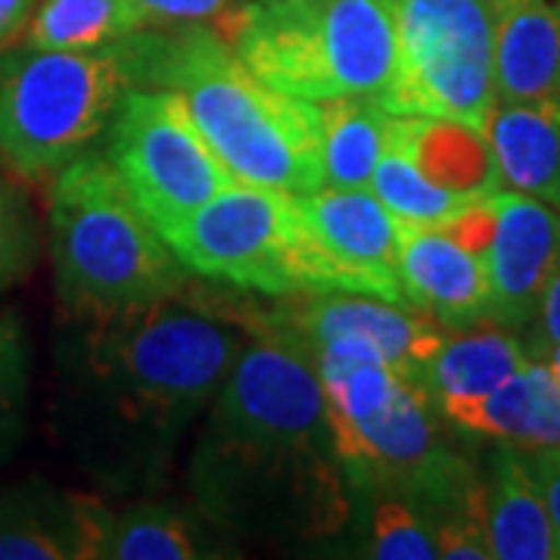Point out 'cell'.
I'll list each match as a JSON object with an SVG mask.
<instances>
[{
  "label": "cell",
  "mask_w": 560,
  "mask_h": 560,
  "mask_svg": "<svg viewBox=\"0 0 560 560\" xmlns=\"http://www.w3.org/2000/svg\"><path fill=\"white\" fill-rule=\"evenodd\" d=\"M190 492L206 521L243 536L320 539L346 523L352 489L305 352L249 334L209 405Z\"/></svg>",
  "instance_id": "6da1fadb"
},
{
  "label": "cell",
  "mask_w": 560,
  "mask_h": 560,
  "mask_svg": "<svg viewBox=\"0 0 560 560\" xmlns=\"http://www.w3.org/2000/svg\"><path fill=\"white\" fill-rule=\"evenodd\" d=\"M81 324V377L113 420L119 467L135 482L156 477L184 430L219 396L249 330L180 296Z\"/></svg>",
  "instance_id": "7a4b0ae2"
},
{
  "label": "cell",
  "mask_w": 560,
  "mask_h": 560,
  "mask_svg": "<svg viewBox=\"0 0 560 560\" xmlns=\"http://www.w3.org/2000/svg\"><path fill=\"white\" fill-rule=\"evenodd\" d=\"M116 47L131 88L175 91L234 178L287 194L324 187L320 103L268 88L219 28L147 25Z\"/></svg>",
  "instance_id": "3957f363"
},
{
  "label": "cell",
  "mask_w": 560,
  "mask_h": 560,
  "mask_svg": "<svg viewBox=\"0 0 560 560\" xmlns=\"http://www.w3.org/2000/svg\"><path fill=\"white\" fill-rule=\"evenodd\" d=\"M47 234L69 318L101 320L187 290L190 271L103 153L84 150L54 175Z\"/></svg>",
  "instance_id": "277c9868"
},
{
  "label": "cell",
  "mask_w": 560,
  "mask_h": 560,
  "mask_svg": "<svg viewBox=\"0 0 560 560\" xmlns=\"http://www.w3.org/2000/svg\"><path fill=\"white\" fill-rule=\"evenodd\" d=\"M215 28L287 97L386 103L396 81V32L383 0H237Z\"/></svg>",
  "instance_id": "5b68a950"
},
{
  "label": "cell",
  "mask_w": 560,
  "mask_h": 560,
  "mask_svg": "<svg viewBox=\"0 0 560 560\" xmlns=\"http://www.w3.org/2000/svg\"><path fill=\"white\" fill-rule=\"evenodd\" d=\"M180 265L197 278L261 296L364 293L368 280L349 271L318 241L296 194L234 180L194 209L168 234Z\"/></svg>",
  "instance_id": "8992f818"
},
{
  "label": "cell",
  "mask_w": 560,
  "mask_h": 560,
  "mask_svg": "<svg viewBox=\"0 0 560 560\" xmlns=\"http://www.w3.org/2000/svg\"><path fill=\"white\" fill-rule=\"evenodd\" d=\"M128 88L116 44L0 50V160L20 178H54L106 131Z\"/></svg>",
  "instance_id": "52a82bcc"
},
{
  "label": "cell",
  "mask_w": 560,
  "mask_h": 560,
  "mask_svg": "<svg viewBox=\"0 0 560 560\" xmlns=\"http://www.w3.org/2000/svg\"><path fill=\"white\" fill-rule=\"evenodd\" d=\"M396 32L393 116H442L480 128L495 94V0H383Z\"/></svg>",
  "instance_id": "ba28073f"
},
{
  "label": "cell",
  "mask_w": 560,
  "mask_h": 560,
  "mask_svg": "<svg viewBox=\"0 0 560 560\" xmlns=\"http://www.w3.org/2000/svg\"><path fill=\"white\" fill-rule=\"evenodd\" d=\"M103 135V156L162 237L237 180L175 91L128 88Z\"/></svg>",
  "instance_id": "9c48e42d"
},
{
  "label": "cell",
  "mask_w": 560,
  "mask_h": 560,
  "mask_svg": "<svg viewBox=\"0 0 560 560\" xmlns=\"http://www.w3.org/2000/svg\"><path fill=\"white\" fill-rule=\"evenodd\" d=\"M224 315L249 334H265L296 346L308 359L349 355L389 364L396 374L418 381L423 364L445 340V327L423 312L364 293H293L275 296L268 308L253 302H224Z\"/></svg>",
  "instance_id": "30bf717a"
},
{
  "label": "cell",
  "mask_w": 560,
  "mask_h": 560,
  "mask_svg": "<svg viewBox=\"0 0 560 560\" xmlns=\"http://www.w3.org/2000/svg\"><path fill=\"white\" fill-rule=\"evenodd\" d=\"M495 237L486 253L489 320L529 327L560 261V209L521 190H495Z\"/></svg>",
  "instance_id": "8fae6325"
},
{
  "label": "cell",
  "mask_w": 560,
  "mask_h": 560,
  "mask_svg": "<svg viewBox=\"0 0 560 560\" xmlns=\"http://www.w3.org/2000/svg\"><path fill=\"white\" fill-rule=\"evenodd\" d=\"M324 249L368 280L374 296L405 302L399 287L401 221L368 187H315L296 194ZM408 305V302H405Z\"/></svg>",
  "instance_id": "7c38bea8"
},
{
  "label": "cell",
  "mask_w": 560,
  "mask_h": 560,
  "mask_svg": "<svg viewBox=\"0 0 560 560\" xmlns=\"http://www.w3.org/2000/svg\"><path fill=\"white\" fill-rule=\"evenodd\" d=\"M399 287L411 308L445 330H464L489 320L486 261L445 237L440 228L401 221Z\"/></svg>",
  "instance_id": "4fadbf2b"
},
{
  "label": "cell",
  "mask_w": 560,
  "mask_h": 560,
  "mask_svg": "<svg viewBox=\"0 0 560 560\" xmlns=\"http://www.w3.org/2000/svg\"><path fill=\"white\" fill-rule=\"evenodd\" d=\"M212 523L197 511L187 514L172 504H131L106 508L88 499V560H197L221 558L219 541L209 533Z\"/></svg>",
  "instance_id": "5bb4252c"
},
{
  "label": "cell",
  "mask_w": 560,
  "mask_h": 560,
  "mask_svg": "<svg viewBox=\"0 0 560 560\" xmlns=\"http://www.w3.org/2000/svg\"><path fill=\"white\" fill-rule=\"evenodd\" d=\"M440 411L464 433L508 442L521 452L560 445V386L545 359H529L489 396L448 401Z\"/></svg>",
  "instance_id": "9a60e30c"
},
{
  "label": "cell",
  "mask_w": 560,
  "mask_h": 560,
  "mask_svg": "<svg viewBox=\"0 0 560 560\" xmlns=\"http://www.w3.org/2000/svg\"><path fill=\"white\" fill-rule=\"evenodd\" d=\"M499 103L560 94V0H495Z\"/></svg>",
  "instance_id": "2e32d148"
},
{
  "label": "cell",
  "mask_w": 560,
  "mask_h": 560,
  "mask_svg": "<svg viewBox=\"0 0 560 560\" xmlns=\"http://www.w3.org/2000/svg\"><path fill=\"white\" fill-rule=\"evenodd\" d=\"M486 138L504 184L560 209V94L495 103Z\"/></svg>",
  "instance_id": "e0dca14e"
},
{
  "label": "cell",
  "mask_w": 560,
  "mask_h": 560,
  "mask_svg": "<svg viewBox=\"0 0 560 560\" xmlns=\"http://www.w3.org/2000/svg\"><path fill=\"white\" fill-rule=\"evenodd\" d=\"M393 147L442 190L460 200L492 197L504 187L489 138L480 128L442 116H396Z\"/></svg>",
  "instance_id": "ac0fdd59"
},
{
  "label": "cell",
  "mask_w": 560,
  "mask_h": 560,
  "mask_svg": "<svg viewBox=\"0 0 560 560\" xmlns=\"http://www.w3.org/2000/svg\"><path fill=\"white\" fill-rule=\"evenodd\" d=\"M486 533L492 558L558 560L560 541L541 489L526 455L514 445H501L492 455L486 480Z\"/></svg>",
  "instance_id": "d6986e66"
},
{
  "label": "cell",
  "mask_w": 560,
  "mask_h": 560,
  "mask_svg": "<svg viewBox=\"0 0 560 560\" xmlns=\"http://www.w3.org/2000/svg\"><path fill=\"white\" fill-rule=\"evenodd\" d=\"M529 359L533 355L526 342L517 340L508 327L477 324L448 330L415 383H420L436 405L482 399L511 381Z\"/></svg>",
  "instance_id": "ffe728a7"
},
{
  "label": "cell",
  "mask_w": 560,
  "mask_h": 560,
  "mask_svg": "<svg viewBox=\"0 0 560 560\" xmlns=\"http://www.w3.org/2000/svg\"><path fill=\"white\" fill-rule=\"evenodd\" d=\"M88 499L44 486L0 492V560H84Z\"/></svg>",
  "instance_id": "44dd1931"
},
{
  "label": "cell",
  "mask_w": 560,
  "mask_h": 560,
  "mask_svg": "<svg viewBox=\"0 0 560 560\" xmlns=\"http://www.w3.org/2000/svg\"><path fill=\"white\" fill-rule=\"evenodd\" d=\"M393 113L371 97L320 103L324 187H371L374 168L393 143Z\"/></svg>",
  "instance_id": "7402d4cb"
},
{
  "label": "cell",
  "mask_w": 560,
  "mask_h": 560,
  "mask_svg": "<svg viewBox=\"0 0 560 560\" xmlns=\"http://www.w3.org/2000/svg\"><path fill=\"white\" fill-rule=\"evenodd\" d=\"M147 25L135 0H40L22 40L54 50H97Z\"/></svg>",
  "instance_id": "603a6c76"
},
{
  "label": "cell",
  "mask_w": 560,
  "mask_h": 560,
  "mask_svg": "<svg viewBox=\"0 0 560 560\" xmlns=\"http://www.w3.org/2000/svg\"><path fill=\"white\" fill-rule=\"evenodd\" d=\"M371 190L396 219L405 224H420V228H440L442 221L467 202L442 190L440 184H433L393 143L374 168Z\"/></svg>",
  "instance_id": "cb8c5ba5"
},
{
  "label": "cell",
  "mask_w": 560,
  "mask_h": 560,
  "mask_svg": "<svg viewBox=\"0 0 560 560\" xmlns=\"http://www.w3.org/2000/svg\"><path fill=\"white\" fill-rule=\"evenodd\" d=\"M32 386V346L16 312H0V464L16 455L25 436Z\"/></svg>",
  "instance_id": "d4e9b609"
},
{
  "label": "cell",
  "mask_w": 560,
  "mask_h": 560,
  "mask_svg": "<svg viewBox=\"0 0 560 560\" xmlns=\"http://www.w3.org/2000/svg\"><path fill=\"white\" fill-rule=\"evenodd\" d=\"M368 523V548L364 558L377 560H433L436 558V533L433 523L420 514L415 504L377 495L371 499Z\"/></svg>",
  "instance_id": "484cf974"
},
{
  "label": "cell",
  "mask_w": 560,
  "mask_h": 560,
  "mask_svg": "<svg viewBox=\"0 0 560 560\" xmlns=\"http://www.w3.org/2000/svg\"><path fill=\"white\" fill-rule=\"evenodd\" d=\"M38 261V228L20 194L0 180V293L32 275Z\"/></svg>",
  "instance_id": "4316f807"
},
{
  "label": "cell",
  "mask_w": 560,
  "mask_h": 560,
  "mask_svg": "<svg viewBox=\"0 0 560 560\" xmlns=\"http://www.w3.org/2000/svg\"><path fill=\"white\" fill-rule=\"evenodd\" d=\"M440 231L458 246H464L467 253H474V256H480L486 261L489 243L495 237V202H492V197L467 200L442 221Z\"/></svg>",
  "instance_id": "83f0119b"
},
{
  "label": "cell",
  "mask_w": 560,
  "mask_h": 560,
  "mask_svg": "<svg viewBox=\"0 0 560 560\" xmlns=\"http://www.w3.org/2000/svg\"><path fill=\"white\" fill-rule=\"evenodd\" d=\"M150 25L219 22L237 0H135Z\"/></svg>",
  "instance_id": "f1b7e54d"
},
{
  "label": "cell",
  "mask_w": 560,
  "mask_h": 560,
  "mask_svg": "<svg viewBox=\"0 0 560 560\" xmlns=\"http://www.w3.org/2000/svg\"><path fill=\"white\" fill-rule=\"evenodd\" d=\"M555 342H560V261L555 265L548 287L541 293L539 312H536V327L526 340V349L533 359H541Z\"/></svg>",
  "instance_id": "f546056e"
},
{
  "label": "cell",
  "mask_w": 560,
  "mask_h": 560,
  "mask_svg": "<svg viewBox=\"0 0 560 560\" xmlns=\"http://www.w3.org/2000/svg\"><path fill=\"white\" fill-rule=\"evenodd\" d=\"M526 464L533 470V477L539 482L541 499L545 508L551 514L555 523V533L560 541V445H545V448H533V452H523Z\"/></svg>",
  "instance_id": "4dcf8cb0"
},
{
  "label": "cell",
  "mask_w": 560,
  "mask_h": 560,
  "mask_svg": "<svg viewBox=\"0 0 560 560\" xmlns=\"http://www.w3.org/2000/svg\"><path fill=\"white\" fill-rule=\"evenodd\" d=\"M35 3L38 0H0V50L16 35H22V28L35 13Z\"/></svg>",
  "instance_id": "1f68e13d"
},
{
  "label": "cell",
  "mask_w": 560,
  "mask_h": 560,
  "mask_svg": "<svg viewBox=\"0 0 560 560\" xmlns=\"http://www.w3.org/2000/svg\"><path fill=\"white\" fill-rule=\"evenodd\" d=\"M541 359H545L548 371H551V377H555V383L560 386V342H555V346H551V349H548V352H545Z\"/></svg>",
  "instance_id": "d6a6232c"
}]
</instances>
